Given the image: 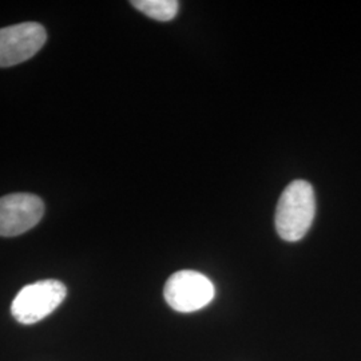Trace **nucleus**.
<instances>
[{"label": "nucleus", "mask_w": 361, "mask_h": 361, "mask_svg": "<svg viewBox=\"0 0 361 361\" xmlns=\"http://www.w3.org/2000/svg\"><path fill=\"white\" fill-rule=\"evenodd\" d=\"M131 4L146 16L159 22L174 19L180 8L177 0H133Z\"/></svg>", "instance_id": "6"}, {"label": "nucleus", "mask_w": 361, "mask_h": 361, "mask_svg": "<svg viewBox=\"0 0 361 361\" xmlns=\"http://www.w3.org/2000/svg\"><path fill=\"white\" fill-rule=\"evenodd\" d=\"M44 214V204L38 195L15 193L0 198V235L15 237L37 226Z\"/></svg>", "instance_id": "5"}, {"label": "nucleus", "mask_w": 361, "mask_h": 361, "mask_svg": "<svg viewBox=\"0 0 361 361\" xmlns=\"http://www.w3.org/2000/svg\"><path fill=\"white\" fill-rule=\"evenodd\" d=\"M216 295L213 283L200 271H176L169 277L164 296L170 308L192 313L209 305Z\"/></svg>", "instance_id": "3"}, {"label": "nucleus", "mask_w": 361, "mask_h": 361, "mask_svg": "<svg viewBox=\"0 0 361 361\" xmlns=\"http://www.w3.org/2000/svg\"><path fill=\"white\" fill-rule=\"evenodd\" d=\"M46 40L44 27L34 22L0 28V67H11L31 59Z\"/></svg>", "instance_id": "4"}, {"label": "nucleus", "mask_w": 361, "mask_h": 361, "mask_svg": "<svg viewBox=\"0 0 361 361\" xmlns=\"http://www.w3.org/2000/svg\"><path fill=\"white\" fill-rule=\"evenodd\" d=\"M66 295L65 284L58 280H43L26 285L13 298L11 313L20 324L38 323L65 301Z\"/></svg>", "instance_id": "2"}, {"label": "nucleus", "mask_w": 361, "mask_h": 361, "mask_svg": "<svg viewBox=\"0 0 361 361\" xmlns=\"http://www.w3.org/2000/svg\"><path fill=\"white\" fill-rule=\"evenodd\" d=\"M316 213L314 190L308 180L289 183L276 209V231L289 243L300 241L310 231Z\"/></svg>", "instance_id": "1"}]
</instances>
